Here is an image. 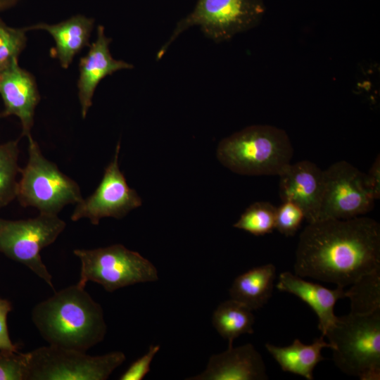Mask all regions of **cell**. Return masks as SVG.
Here are the masks:
<instances>
[{
    "label": "cell",
    "mask_w": 380,
    "mask_h": 380,
    "mask_svg": "<svg viewBox=\"0 0 380 380\" xmlns=\"http://www.w3.org/2000/svg\"><path fill=\"white\" fill-rule=\"evenodd\" d=\"M294 272L346 287L380 270V224L358 216L308 223L300 234Z\"/></svg>",
    "instance_id": "1"
},
{
    "label": "cell",
    "mask_w": 380,
    "mask_h": 380,
    "mask_svg": "<svg viewBox=\"0 0 380 380\" xmlns=\"http://www.w3.org/2000/svg\"><path fill=\"white\" fill-rule=\"evenodd\" d=\"M31 317L49 345L83 352L101 343L107 331L101 305L77 284L36 304Z\"/></svg>",
    "instance_id": "2"
},
{
    "label": "cell",
    "mask_w": 380,
    "mask_h": 380,
    "mask_svg": "<svg viewBox=\"0 0 380 380\" xmlns=\"http://www.w3.org/2000/svg\"><path fill=\"white\" fill-rule=\"evenodd\" d=\"M293 148L287 133L268 125L247 127L222 139L217 149L220 162L244 175H279L291 163Z\"/></svg>",
    "instance_id": "3"
},
{
    "label": "cell",
    "mask_w": 380,
    "mask_h": 380,
    "mask_svg": "<svg viewBox=\"0 0 380 380\" xmlns=\"http://www.w3.org/2000/svg\"><path fill=\"white\" fill-rule=\"evenodd\" d=\"M324 336L342 372L361 380L380 379V310L338 317Z\"/></svg>",
    "instance_id": "4"
},
{
    "label": "cell",
    "mask_w": 380,
    "mask_h": 380,
    "mask_svg": "<svg viewBox=\"0 0 380 380\" xmlns=\"http://www.w3.org/2000/svg\"><path fill=\"white\" fill-rule=\"evenodd\" d=\"M27 139L28 160L20 168L18 186L20 204L39 213L58 215L67 205L80 203L83 198L78 184L44 156L32 136Z\"/></svg>",
    "instance_id": "5"
},
{
    "label": "cell",
    "mask_w": 380,
    "mask_h": 380,
    "mask_svg": "<svg viewBox=\"0 0 380 380\" xmlns=\"http://www.w3.org/2000/svg\"><path fill=\"white\" fill-rule=\"evenodd\" d=\"M80 260L78 286L84 288L92 281L112 293L139 283L158 280L156 267L140 253L122 244L94 249H75Z\"/></svg>",
    "instance_id": "6"
},
{
    "label": "cell",
    "mask_w": 380,
    "mask_h": 380,
    "mask_svg": "<svg viewBox=\"0 0 380 380\" xmlns=\"http://www.w3.org/2000/svg\"><path fill=\"white\" fill-rule=\"evenodd\" d=\"M265 9L262 0H197L193 11L177 23L170 39L158 52L157 59L191 27L198 26L205 37L222 42L258 25Z\"/></svg>",
    "instance_id": "7"
},
{
    "label": "cell",
    "mask_w": 380,
    "mask_h": 380,
    "mask_svg": "<svg viewBox=\"0 0 380 380\" xmlns=\"http://www.w3.org/2000/svg\"><path fill=\"white\" fill-rule=\"evenodd\" d=\"M27 355L26 380H106L126 359L120 351L92 356L51 345Z\"/></svg>",
    "instance_id": "8"
},
{
    "label": "cell",
    "mask_w": 380,
    "mask_h": 380,
    "mask_svg": "<svg viewBox=\"0 0 380 380\" xmlns=\"http://www.w3.org/2000/svg\"><path fill=\"white\" fill-rule=\"evenodd\" d=\"M66 223L58 215L39 213L32 218H0V253L27 266L53 289L52 276L42 262V249L55 242Z\"/></svg>",
    "instance_id": "9"
},
{
    "label": "cell",
    "mask_w": 380,
    "mask_h": 380,
    "mask_svg": "<svg viewBox=\"0 0 380 380\" xmlns=\"http://www.w3.org/2000/svg\"><path fill=\"white\" fill-rule=\"evenodd\" d=\"M375 198L365 182V173L346 160L324 170V189L317 220H346L371 211Z\"/></svg>",
    "instance_id": "10"
},
{
    "label": "cell",
    "mask_w": 380,
    "mask_h": 380,
    "mask_svg": "<svg viewBox=\"0 0 380 380\" xmlns=\"http://www.w3.org/2000/svg\"><path fill=\"white\" fill-rule=\"evenodd\" d=\"M120 142L113 160L106 166L94 192L77 203L70 216L72 221L87 218L94 225L104 217L121 219L142 204L137 191L131 189L118 165Z\"/></svg>",
    "instance_id": "11"
},
{
    "label": "cell",
    "mask_w": 380,
    "mask_h": 380,
    "mask_svg": "<svg viewBox=\"0 0 380 380\" xmlns=\"http://www.w3.org/2000/svg\"><path fill=\"white\" fill-rule=\"evenodd\" d=\"M0 96L4 103L1 117H17L21 136H32L35 109L41 97L34 76L22 68L18 61L0 72Z\"/></svg>",
    "instance_id": "12"
},
{
    "label": "cell",
    "mask_w": 380,
    "mask_h": 380,
    "mask_svg": "<svg viewBox=\"0 0 380 380\" xmlns=\"http://www.w3.org/2000/svg\"><path fill=\"white\" fill-rule=\"evenodd\" d=\"M111 42L112 39L106 35L103 26L99 25L96 40L89 45L87 54L80 59L77 86L83 119L92 106L95 90L101 81L117 71L134 68L131 63L113 58L109 49Z\"/></svg>",
    "instance_id": "13"
},
{
    "label": "cell",
    "mask_w": 380,
    "mask_h": 380,
    "mask_svg": "<svg viewBox=\"0 0 380 380\" xmlns=\"http://www.w3.org/2000/svg\"><path fill=\"white\" fill-rule=\"evenodd\" d=\"M279 196L304 212L308 223L317 221L324 189V170L310 160L291 163L279 175Z\"/></svg>",
    "instance_id": "14"
},
{
    "label": "cell",
    "mask_w": 380,
    "mask_h": 380,
    "mask_svg": "<svg viewBox=\"0 0 380 380\" xmlns=\"http://www.w3.org/2000/svg\"><path fill=\"white\" fill-rule=\"evenodd\" d=\"M189 380H265L268 379L263 359L251 343L212 355L206 369Z\"/></svg>",
    "instance_id": "15"
},
{
    "label": "cell",
    "mask_w": 380,
    "mask_h": 380,
    "mask_svg": "<svg viewBox=\"0 0 380 380\" xmlns=\"http://www.w3.org/2000/svg\"><path fill=\"white\" fill-rule=\"evenodd\" d=\"M277 288L297 296L312 308L318 317V329L323 336L338 319V317L334 314L336 303L346 298L344 287L337 286L335 289H329L317 283L305 281L288 271L279 274Z\"/></svg>",
    "instance_id": "16"
},
{
    "label": "cell",
    "mask_w": 380,
    "mask_h": 380,
    "mask_svg": "<svg viewBox=\"0 0 380 380\" xmlns=\"http://www.w3.org/2000/svg\"><path fill=\"white\" fill-rule=\"evenodd\" d=\"M94 27V19L77 14L58 23H39L25 27L27 32H47L55 42L51 51V56L58 60L63 68L68 69L75 56L89 46Z\"/></svg>",
    "instance_id": "17"
},
{
    "label": "cell",
    "mask_w": 380,
    "mask_h": 380,
    "mask_svg": "<svg viewBox=\"0 0 380 380\" xmlns=\"http://www.w3.org/2000/svg\"><path fill=\"white\" fill-rule=\"evenodd\" d=\"M324 338L321 336L309 345L296 338L288 346L279 347L269 343H265V346L284 372L312 380L315 367L319 362L325 360L322 355V349L332 348Z\"/></svg>",
    "instance_id": "18"
},
{
    "label": "cell",
    "mask_w": 380,
    "mask_h": 380,
    "mask_svg": "<svg viewBox=\"0 0 380 380\" xmlns=\"http://www.w3.org/2000/svg\"><path fill=\"white\" fill-rule=\"evenodd\" d=\"M275 278L276 267L273 264L255 267L235 278L229 296L251 310H257L271 298Z\"/></svg>",
    "instance_id": "19"
},
{
    "label": "cell",
    "mask_w": 380,
    "mask_h": 380,
    "mask_svg": "<svg viewBox=\"0 0 380 380\" xmlns=\"http://www.w3.org/2000/svg\"><path fill=\"white\" fill-rule=\"evenodd\" d=\"M255 317L252 310L230 298L220 303L212 317V324L218 334L233 346L234 339L242 334H252Z\"/></svg>",
    "instance_id": "20"
},
{
    "label": "cell",
    "mask_w": 380,
    "mask_h": 380,
    "mask_svg": "<svg viewBox=\"0 0 380 380\" xmlns=\"http://www.w3.org/2000/svg\"><path fill=\"white\" fill-rule=\"evenodd\" d=\"M19 139L0 144V209L17 198Z\"/></svg>",
    "instance_id": "21"
},
{
    "label": "cell",
    "mask_w": 380,
    "mask_h": 380,
    "mask_svg": "<svg viewBox=\"0 0 380 380\" xmlns=\"http://www.w3.org/2000/svg\"><path fill=\"white\" fill-rule=\"evenodd\" d=\"M350 312L368 314L380 310V270L365 275L346 291Z\"/></svg>",
    "instance_id": "22"
},
{
    "label": "cell",
    "mask_w": 380,
    "mask_h": 380,
    "mask_svg": "<svg viewBox=\"0 0 380 380\" xmlns=\"http://www.w3.org/2000/svg\"><path fill=\"white\" fill-rule=\"evenodd\" d=\"M277 207L270 202L258 201L248 206L233 227L254 236L272 233L275 229Z\"/></svg>",
    "instance_id": "23"
},
{
    "label": "cell",
    "mask_w": 380,
    "mask_h": 380,
    "mask_svg": "<svg viewBox=\"0 0 380 380\" xmlns=\"http://www.w3.org/2000/svg\"><path fill=\"white\" fill-rule=\"evenodd\" d=\"M25 27H13L0 18V72L8 68L27 46Z\"/></svg>",
    "instance_id": "24"
},
{
    "label": "cell",
    "mask_w": 380,
    "mask_h": 380,
    "mask_svg": "<svg viewBox=\"0 0 380 380\" xmlns=\"http://www.w3.org/2000/svg\"><path fill=\"white\" fill-rule=\"evenodd\" d=\"M304 219V212L299 205L293 202L283 201L277 208L275 229L285 236H293Z\"/></svg>",
    "instance_id": "25"
},
{
    "label": "cell",
    "mask_w": 380,
    "mask_h": 380,
    "mask_svg": "<svg viewBox=\"0 0 380 380\" xmlns=\"http://www.w3.org/2000/svg\"><path fill=\"white\" fill-rule=\"evenodd\" d=\"M27 355L0 350V380H26Z\"/></svg>",
    "instance_id": "26"
},
{
    "label": "cell",
    "mask_w": 380,
    "mask_h": 380,
    "mask_svg": "<svg viewBox=\"0 0 380 380\" xmlns=\"http://www.w3.org/2000/svg\"><path fill=\"white\" fill-rule=\"evenodd\" d=\"M160 345H151L144 355L133 362L120 376V380H141L150 372L151 364L160 350Z\"/></svg>",
    "instance_id": "27"
},
{
    "label": "cell",
    "mask_w": 380,
    "mask_h": 380,
    "mask_svg": "<svg viewBox=\"0 0 380 380\" xmlns=\"http://www.w3.org/2000/svg\"><path fill=\"white\" fill-rule=\"evenodd\" d=\"M11 309V303L0 298V350L18 352L16 345L10 338L7 326V316Z\"/></svg>",
    "instance_id": "28"
},
{
    "label": "cell",
    "mask_w": 380,
    "mask_h": 380,
    "mask_svg": "<svg viewBox=\"0 0 380 380\" xmlns=\"http://www.w3.org/2000/svg\"><path fill=\"white\" fill-rule=\"evenodd\" d=\"M366 184L375 200L380 198V157L377 156L369 172L365 173Z\"/></svg>",
    "instance_id": "29"
},
{
    "label": "cell",
    "mask_w": 380,
    "mask_h": 380,
    "mask_svg": "<svg viewBox=\"0 0 380 380\" xmlns=\"http://www.w3.org/2000/svg\"><path fill=\"white\" fill-rule=\"evenodd\" d=\"M20 0H0V11L8 10L15 6Z\"/></svg>",
    "instance_id": "30"
},
{
    "label": "cell",
    "mask_w": 380,
    "mask_h": 380,
    "mask_svg": "<svg viewBox=\"0 0 380 380\" xmlns=\"http://www.w3.org/2000/svg\"><path fill=\"white\" fill-rule=\"evenodd\" d=\"M0 118H1V112H0Z\"/></svg>",
    "instance_id": "31"
}]
</instances>
